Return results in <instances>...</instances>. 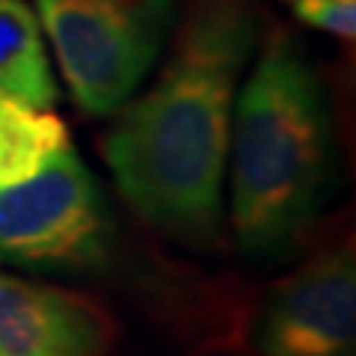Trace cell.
<instances>
[{
  "label": "cell",
  "instance_id": "cell-1",
  "mask_svg": "<svg viewBox=\"0 0 356 356\" xmlns=\"http://www.w3.org/2000/svg\"><path fill=\"white\" fill-rule=\"evenodd\" d=\"M255 36L250 0H193L154 86L119 107L102 143L125 202L191 247L222 229L232 107Z\"/></svg>",
  "mask_w": 356,
  "mask_h": 356
},
{
  "label": "cell",
  "instance_id": "cell-2",
  "mask_svg": "<svg viewBox=\"0 0 356 356\" xmlns=\"http://www.w3.org/2000/svg\"><path fill=\"white\" fill-rule=\"evenodd\" d=\"M232 110V229L247 255L276 259L306 235L324 202L332 154L330 98L303 48L288 33H276Z\"/></svg>",
  "mask_w": 356,
  "mask_h": 356
},
{
  "label": "cell",
  "instance_id": "cell-3",
  "mask_svg": "<svg viewBox=\"0 0 356 356\" xmlns=\"http://www.w3.org/2000/svg\"><path fill=\"white\" fill-rule=\"evenodd\" d=\"M72 98L92 116L116 113L172 36L178 0H36Z\"/></svg>",
  "mask_w": 356,
  "mask_h": 356
},
{
  "label": "cell",
  "instance_id": "cell-4",
  "mask_svg": "<svg viewBox=\"0 0 356 356\" xmlns=\"http://www.w3.org/2000/svg\"><path fill=\"white\" fill-rule=\"evenodd\" d=\"M113 238L107 196L72 146L24 181L0 184V264L98 270L113 252Z\"/></svg>",
  "mask_w": 356,
  "mask_h": 356
},
{
  "label": "cell",
  "instance_id": "cell-5",
  "mask_svg": "<svg viewBox=\"0 0 356 356\" xmlns=\"http://www.w3.org/2000/svg\"><path fill=\"white\" fill-rule=\"evenodd\" d=\"M255 344L264 356H356L353 247L318 252L276 285L261 309Z\"/></svg>",
  "mask_w": 356,
  "mask_h": 356
},
{
  "label": "cell",
  "instance_id": "cell-6",
  "mask_svg": "<svg viewBox=\"0 0 356 356\" xmlns=\"http://www.w3.org/2000/svg\"><path fill=\"white\" fill-rule=\"evenodd\" d=\"M104 312L86 297L0 273V356H102Z\"/></svg>",
  "mask_w": 356,
  "mask_h": 356
},
{
  "label": "cell",
  "instance_id": "cell-7",
  "mask_svg": "<svg viewBox=\"0 0 356 356\" xmlns=\"http://www.w3.org/2000/svg\"><path fill=\"white\" fill-rule=\"evenodd\" d=\"M0 92L33 110L57 102L42 24L24 0H0Z\"/></svg>",
  "mask_w": 356,
  "mask_h": 356
},
{
  "label": "cell",
  "instance_id": "cell-8",
  "mask_svg": "<svg viewBox=\"0 0 356 356\" xmlns=\"http://www.w3.org/2000/svg\"><path fill=\"white\" fill-rule=\"evenodd\" d=\"M63 149H69V131L57 116L0 92V184L24 181Z\"/></svg>",
  "mask_w": 356,
  "mask_h": 356
},
{
  "label": "cell",
  "instance_id": "cell-9",
  "mask_svg": "<svg viewBox=\"0 0 356 356\" xmlns=\"http://www.w3.org/2000/svg\"><path fill=\"white\" fill-rule=\"evenodd\" d=\"M294 15L339 39L356 36V0H294Z\"/></svg>",
  "mask_w": 356,
  "mask_h": 356
}]
</instances>
